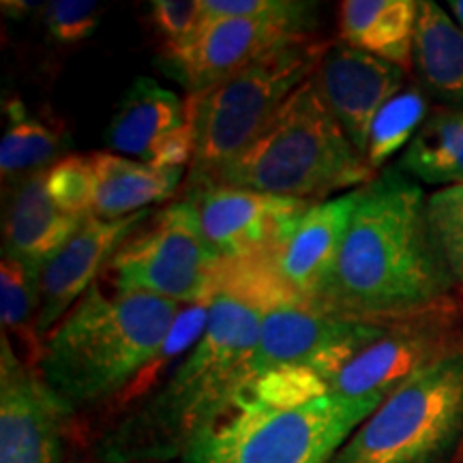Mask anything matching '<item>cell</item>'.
<instances>
[{
  "label": "cell",
  "mask_w": 463,
  "mask_h": 463,
  "mask_svg": "<svg viewBox=\"0 0 463 463\" xmlns=\"http://www.w3.org/2000/svg\"><path fill=\"white\" fill-rule=\"evenodd\" d=\"M45 187L62 211L90 217L92 155H65L45 170Z\"/></svg>",
  "instance_id": "obj_27"
},
{
  "label": "cell",
  "mask_w": 463,
  "mask_h": 463,
  "mask_svg": "<svg viewBox=\"0 0 463 463\" xmlns=\"http://www.w3.org/2000/svg\"><path fill=\"white\" fill-rule=\"evenodd\" d=\"M262 300L219 275L202 339L108 438V463L181 455L245 395L256 352Z\"/></svg>",
  "instance_id": "obj_2"
},
{
  "label": "cell",
  "mask_w": 463,
  "mask_h": 463,
  "mask_svg": "<svg viewBox=\"0 0 463 463\" xmlns=\"http://www.w3.org/2000/svg\"><path fill=\"white\" fill-rule=\"evenodd\" d=\"M219 262L202 234L198 211L184 195L153 211L118 249L103 277L125 292L191 305L217 292Z\"/></svg>",
  "instance_id": "obj_8"
},
{
  "label": "cell",
  "mask_w": 463,
  "mask_h": 463,
  "mask_svg": "<svg viewBox=\"0 0 463 463\" xmlns=\"http://www.w3.org/2000/svg\"><path fill=\"white\" fill-rule=\"evenodd\" d=\"M447 7L450 11V15L457 20V24L463 28V0H450Z\"/></svg>",
  "instance_id": "obj_32"
},
{
  "label": "cell",
  "mask_w": 463,
  "mask_h": 463,
  "mask_svg": "<svg viewBox=\"0 0 463 463\" xmlns=\"http://www.w3.org/2000/svg\"><path fill=\"white\" fill-rule=\"evenodd\" d=\"M416 0H345L339 5L341 42L408 71L412 65Z\"/></svg>",
  "instance_id": "obj_20"
},
{
  "label": "cell",
  "mask_w": 463,
  "mask_h": 463,
  "mask_svg": "<svg viewBox=\"0 0 463 463\" xmlns=\"http://www.w3.org/2000/svg\"><path fill=\"white\" fill-rule=\"evenodd\" d=\"M412 65L431 95L463 109V28L433 0L419 3Z\"/></svg>",
  "instance_id": "obj_21"
},
{
  "label": "cell",
  "mask_w": 463,
  "mask_h": 463,
  "mask_svg": "<svg viewBox=\"0 0 463 463\" xmlns=\"http://www.w3.org/2000/svg\"><path fill=\"white\" fill-rule=\"evenodd\" d=\"M457 289H459V292H461V297H463V281L459 283V288H457Z\"/></svg>",
  "instance_id": "obj_34"
},
{
  "label": "cell",
  "mask_w": 463,
  "mask_h": 463,
  "mask_svg": "<svg viewBox=\"0 0 463 463\" xmlns=\"http://www.w3.org/2000/svg\"><path fill=\"white\" fill-rule=\"evenodd\" d=\"M294 3L288 0H202L206 17L225 20V17H262L283 14Z\"/></svg>",
  "instance_id": "obj_30"
},
{
  "label": "cell",
  "mask_w": 463,
  "mask_h": 463,
  "mask_svg": "<svg viewBox=\"0 0 463 463\" xmlns=\"http://www.w3.org/2000/svg\"><path fill=\"white\" fill-rule=\"evenodd\" d=\"M311 80L347 140L364 157L375 114L405 89V69L344 42H331Z\"/></svg>",
  "instance_id": "obj_16"
},
{
  "label": "cell",
  "mask_w": 463,
  "mask_h": 463,
  "mask_svg": "<svg viewBox=\"0 0 463 463\" xmlns=\"http://www.w3.org/2000/svg\"><path fill=\"white\" fill-rule=\"evenodd\" d=\"M45 33L58 45L82 43L99 28L106 7L92 0H52L42 11Z\"/></svg>",
  "instance_id": "obj_29"
},
{
  "label": "cell",
  "mask_w": 463,
  "mask_h": 463,
  "mask_svg": "<svg viewBox=\"0 0 463 463\" xmlns=\"http://www.w3.org/2000/svg\"><path fill=\"white\" fill-rule=\"evenodd\" d=\"M39 314V275L14 258L0 262V322L3 339L20 345L22 361L37 364L42 356V341L37 337Z\"/></svg>",
  "instance_id": "obj_24"
},
{
  "label": "cell",
  "mask_w": 463,
  "mask_h": 463,
  "mask_svg": "<svg viewBox=\"0 0 463 463\" xmlns=\"http://www.w3.org/2000/svg\"><path fill=\"white\" fill-rule=\"evenodd\" d=\"M5 129L0 142V172L11 184L42 170H48L65 157L67 133L61 123H50L31 112L17 97L5 101Z\"/></svg>",
  "instance_id": "obj_22"
},
{
  "label": "cell",
  "mask_w": 463,
  "mask_h": 463,
  "mask_svg": "<svg viewBox=\"0 0 463 463\" xmlns=\"http://www.w3.org/2000/svg\"><path fill=\"white\" fill-rule=\"evenodd\" d=\"M328 43L314 33L292 39L213 89L187 95L194 131L187 189L206 183L256 140L294 90L314 75Z\"/></svg>",
  "instance_id": "obj_5"
},
{
  "label": "cell",
  "mask_w": 463,
  "mask_h": 463,
  "mask_svg": "<svg viewBox=\"0 0 463 463\" xmlns=\"http://www.w3.org/2000/svg\"><path fill=\"white\" fill-rule=\"evenodd\" d=\"M389 324L347 320L298 303L270 307L260 324L258 345L249 363L247 389L264 375L298 369L320 382L324 395L328 380L363 347L382 337Z\"/></svg>",
  "instance_id": "obj_9"
},
{
  "label": "cell",
  "mask_w": 463,
  "mask_h": 463,
  "mask_svg": "<svg viewBox=\"0 0 463 463\" xmlns=\"http://www.w3.org/2000/svg\"><path fill=\"white\" fill-rule=\"evenodd\" d=\"M455 288L433 245L425 191L395 165L361 187L316 309L389 324L453 303Z\"/></svg>",
  "instance_id": "obj_1"
},
{
  "label": "cell",
  "mask_w": 463,
  "mask_h": 463,
  "mask_svg": "<svg viewBox=\"0 0 463 463\" xmlns=\"http://www.w3.org/2000/svg\"><path fill=\"white\" fill-rule=\"evenodd\" d=\"M67 463H84V459H82V457H80L78 453H71V455H69Z\"/></svg>",
  "instance_id": "obj_33"
},
{
  "label": "cell",
  "mask_w": 463,
  "mask_h": 463,
  "mask_svg": "<svg viewBox=\"0 0 463 463\" xmlns=\"http://www.w3.org/2000/svg\"><path fill=\"white\" fill-rule=\"evenodd\" d=\"M463 444V341L363 422L331 463H449Z\"/></svg>",
  "instance_id": "obj_7"
},
{
  "label": "cell",
  "mask_w": 463,
  "mask_h": 463,
  "mask_svg": "<svg viewBox=\"0 0 463 463\" xmlns=\"http://www.w3.org/2000/svg\"><path fill=\"white\" fill-rule=\"evenodd\" d=\"M427 223L439 258L459 288L463 281V184L427 195Z\"/></svg>",
  "instance_id": "obj_26"
},
{
  "label": "cell",
  "mask_w": 463,
  "mask_h": 463,
  "mask_svg": "<svg viewBox=\"0 0 463 463\" xmlns=\"http://www.w3.org/2000/svg\"><path fill=\"white\" fill-rule=\"evenodd\" d=\"M399 170L416 183L463 184V109L433 112L399 159Z\"/></svg>",
  "instance_id": "obj_23"
},
{
  "label": "cell",
  "mask_w": 463,
  "mask_h": 463,
  "mask_svg": "<svg viewBox=\"0 0 463 463\" xmlns=\"http://www.w3.org/2000/svg\"><path fill=\"white\" fill-rule=\"evenodd\" d=\"M42 7L43 3H26V0H22V3H3L5 14L14 17H24L26 14H31V11H42Z\"/></svg>",
  "instance_id": "obj_31"
},
{
  "label": "cell",
  "mask_w": 463,
  "mask_h": 463,
  "mask_svg": "<svg viewBox=\"0 0 463 463\" xmlns=\"http://www.w3.org/2000/svg\"><path fill=\"white\" fill-rule=\"evenodd\" d=\"M153 208L123 219L89 217L80 230L39 270L37 337L54 331L75 303L101 279L125 241L146 219Z\"/></svg>",
  "instance_id": "obj_14"
},
{
  "label": "cell",
  "mask_w": 463,
  "mask_h": 463,
  "mask_svg": "<svg viewBox=\"0 0 463 463\" xmlns=\"http://www.w3.org/2000/svg\"><path fill=\"white\" fill-rule=\"evenodd\" d=\"M375 176L309 78L239 157L202 184L324 202L337 191L363 187Z\"/></svg>",
  "instance_id": "obj_4"
},
{
  "label": "cell",
  "mask_w": 463,
  "mask_h": 463,
  "mask_svg": "<svg viewBox=\"0 0 463 463\" xmlns=\"http://www.w3.org/2000/svg\"><path fill=\"white\" fill-rule=\"evenodd\" d=\"M92 155L90 217L123 219L176 194L184 167H155L114 153Z\"/></svg>",
  "instance_id": "obj_19"
},
{
  "label": "cell",
  "mask_w": 463,
  "mask_h": 463,
  "mask_svg": "<svg viewBox=\"0 0 463 463\" xmlns=\"http://www.w3.org/2000/svg\"><path fill=\"white\" fill-rule=\"evenodd\" d=\"M361 187L311 206L273 256L262 258L294 303L316 307L337 264L341 242L358 204Z\"/></svg>",
  "instance_id": "obj_17"
},
{
  "label": "cell",
  "mask_w": 463,
  "mask_h": 463,
  "mask_svg": "<svg viewBox=\"0 0 463 463\" xmlns=\"http://www.w3.org/2000/svg\"><path fill=\"white\" fill-rule=\"evenodd\" d=\"M89 217L62 211L45 187V170L11 184L3 219L5 258H14L39 275L42 266L71 239Z\"/></svg>",
  "instance_id": "obj_18"
},
{
  "label": "cell",
  "mask_w": 463,
  "mask_h": 463,
  "mask_svg": "<svg viewBox=\"0 0 463 463\" xmlns=\"http://www.w3.org/2000/svg\"><path fill=\"white\" fill-rule=\"evenodd\" d=\"M198 211L202 234L222 264L273 256L317 202L283 198L228 184L187 189Z\"/></svg>",
  "instance_id": "obj_12"
},
{
  "label": "cell",
  "mask_w": 463,
  "mask_h": 463,
  "mask_svg": "<svg viewBox=\"0 0 463 463\" xmlns=\"http://www.w3.org/2000/svg\"><path fill=\"white\" fill-rule=\"evenodd\" d=\"M459 341L463 333L455 303L391 322L382 337L363 347L328 380L324 395L372 399L382 405L399 386Z\"/></svg>",
  "instance_id": "obj_11"
},
{
  "label": "cell",
  "mask_w": 463,
  "mask_h": 463,
  "mask_svg": "<svg viewBox=\"0 0 463 463\" xmlns=\"http://www.w3.org/2000/svg\"><path fill=\"white\" fill-rule=\"evenodd\" d=\"M378 408L344 395L289 405L239 402L191 442L183 463H331Z\"/></svg>",
  "instance_id": "obj_6"
},
{
  "label": "cell",
  "mask_w": 463,
  "mask_h": 463,
  "mask_svg": "<svg viewBox=\"0 0 463 463\" xmlns=\"http://www.w3.org/2000/svg\"><path fill=\"white\" fill-rule=\"evenodd\" d=\"M69 416L37 367L0 339V463H62Z\"/></svg>",
  "instance_id": "obj_13"
},
{
  "label": "cell",
  "mask_w": 463,
  "mask_h": 463,
  "mask_svg": "<svg viewBox=\"0 0 463 463\" xmlns=\"http://www.w3.org/2000/svg\"><path fill=\"white\" fill-rule=\"evenodd\" d=\"M316 5L294 3L283 14L262 17H206L187 48L161 54V69L172 75L189 95L228 80L260 56L281 43L311 34Z\"/></svg>",
  "instance_id": "obj_10"
},
{
  "label": "cell",
  "mask_w": 463,
  "mask_h": 463,
  "mask_svg": "<svg viewBox=\"0 0 463 463\" xmlns=\"http://www.w3.org/2000/svg\"><path fill=\"white\" fill-rule=\"evenodd\" d=\"M109 153L155 167H184L194 159L187 99L137 78L116 106L106 131Z\"/></svg>",
  "instance_id": "obj_15"
},
{
  "label": "cell",
  "mask_w": 463,
  "mask_h": 463,
  "mask_svg": "<svg viewBox=\"0 0 463 463\" xmlns=\"http://www.w3.org/2000/svg\"><path fill=\"white\" fill-rule=\"evenodd\" d=\"M181 307L101 277L43 339L34 367L69 414L120 405L159 356Z\"/></svg>",
  "instance_id": "obj_3"
},
{
  "label": "cell",
  "mask_w": 463,
  "mask_h": 463,
  "mask_svg": "<svg viewBox=\"0 0 463 463\" xmlns=\"http://www.w3.org/2000/svg\"><path fill=\"white\" fill-rule=\"evenodd\" d=\"M148 14L150 24L161 39V54L187 48L206 20L202 0H153Z\"/></svg>",
  "instance_id": "obj_28"
},
{
  "label": "cell",
  "mask_w": 463,
  "mask_h": 463,
  "mask_svg": "<svg viewBox=\"0 0 463 463\" xmlns=\"http://www.w3.org/2000/svg\"><path fill=\"white\" fill-rule=\"evenodd\" d=\"M427 95L416 86H405L392 99L382 106L375 114L372 131H369L364 161L378 174L386 170V164L395 157L403 146L408 148L420 127L425 125Z\"/></svg>",
  "instance_id": "obj_25"
}]
</instances>
